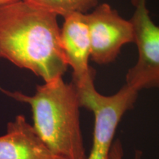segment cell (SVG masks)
I'll list each match as a JSON object with an SVG mask.
<instances>
[{
    "label": "cell",
    "instance_id": "6da1fadb",
    "mask_svg": "<svg viewBox=\"0 0 159 159\" xmlns=\"http://www.w3.org/2000/svg\"><path fill=\"white\" fill-rule=\"evenodd\" d=\"M57 16L18 0L0 7V57L44 83L63 77L67 65Z\"/></svg>",
    "mask_w": 159,
    "mask_h": 159
},
{
    "label": "cell",
    "instance_id": "7a4b0ae2",
    "mask_svg": "<svg viewBox=\"0 0 159 159\" xmlns=\"http://www.w3.org/2000/svg\"><path fill=\"white\" fill-rule=\"evenodd\" d=\"M0 91L30 106L32 125L55 156L61 159H86L80 119L81 107L72 83H65L61 77L38 85L33 95L2 87Z\"/></svg>",
    "mask_w": 159,
    "mask_h": 159
},
{
    "label": "cell",
    "instance_id": "3957f363",
    "mask_svg": "<svg viewBox=\"0 0 159 159\" xmlns=\"http://www.w3.org/2000/svg\"><path fill=\"white\" fill-rule=\"evenodd\" d=\"M80 105L93 113L94 132L86 159H108L119 122L134 108L139 91L125 84L116 94L105 96L97 91L94 80L76 88Z\"/></svg>",
    "mask_w": 159,
    "mask_h": 159
},
{
    "label": "cell",
    "instance_id": "277c9868",
    "mask_svg": "<svg viewBox=\"0 0 159 159\" xmlns=\"http://www.w3.org/2000/svg\"><path fill=\"white\" fill-rule=\"evenodd\" d=\"M135 11L130 21L138 61L126 75V85L136 91L159 85V27L151 19L147 0H131Z\"/></svg>",
    "mask_w": 159,
    "mask_h": 159
},
{
    "label": "cell",
    "instance_id": "5b68a950",
    "mask_svg": "<svg viewBox=\"0 0 159 159\" xmlns=\"http://www.w3.org/2000/svg\"><path fill=\"white\" fill-rule=\"evenodd\" d=\"M91 42V57L99 65L115 61L123 46L134 43L130 21L125 20L108 3L98 5L85 13Z\"/></svg>",
    "mask_w": 159,
    "mask_h": 159
},
{
    "label": "cell",
    "instance_id": "8992f818",
    "mask_svg": "<svg viewBox=\"0 0 159 159\" xmlns=\"http://www.w3.org/2000/svg\"><path fill=\"white\" fill-rule=\"evenodd\" d=\"M60 43L66 62L72 69V84L80 87L94 80L95 71L89 65L91 42L85 13H75L64 17Z\"/></svg>",
    "mask_w": 159,
    "mask_h": 159
},
{
    "label": "cell",
    "instance_id": "52a82bcc",
    "mask_svg": "<svg viewBox=\"0 0 159 159\" xmlns=\"http://www.w3.org/2000/svg\"><path fill=\"white\" fill-rule=\"evenodd\" d=\"M0 159H61L47 148L24 115L7 125L0 136Z\"/></svg>",
    "mask_w": 159,
    "mask_h": 159
},
{
    "label": "cell",
    "instance_id": "ba28073f",
    "mask_svg": "<svg viewBox=\"0 0 159 159\" xmlns=\"http://www.w3.org/2000/svg\"><path fill=\"white\" fill-rule=\"evenodd\" d=\"M43 11L63 18L75 13H87L99 5V0H21Z\"/></svg>",
    "mask_w": 159,
    "mask_h": 159
},
{
    "label": "cell",
    "instance_id": "9c48e42d",
    "mask_svg": "<svg viewBox=\"0 0 159 159\" xmlns=\"http://www.w3.org/2000/svg\"><path fill=\"white\" fill-rule=\"evenodd\" d=\"M143 152L142 150H136L135 152L134 159H142ZM108 159H124V148L120 139H114L109 152Z\"/></svg>",
    "mask_w": 159,
    "mask_h": 159
},
{
    "label": "cell",
    "instance_id": "30bf717a",
    "mask_svg": "<svg viewBox=\"0 0 159 159\" xmlns=\"http://www.w3.org/2000/svg\"><path fill=\"white\" fill-rule=\"evenodd\" d=\"M16 1H18V0H0V7H1V6L7 5V4L14 2H16Z\"/></svg>",
    "mask_w": 159,
    "mask_h": 159
}]
</instances>
